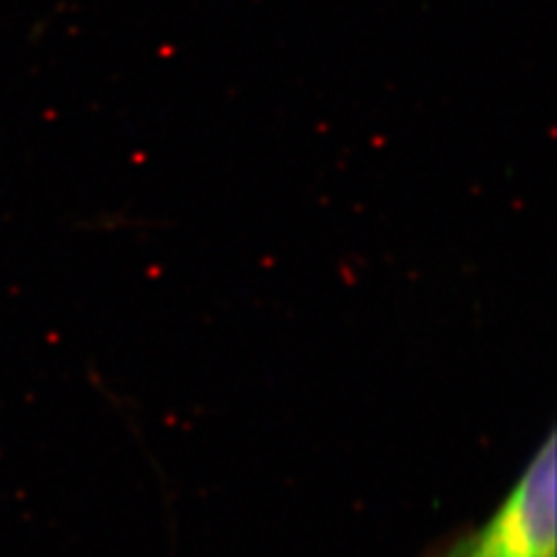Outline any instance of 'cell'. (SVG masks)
<instances>
[{
  "label": "cell",
  "mask_w": 557,
  "mask_h": 557,
  "mask_svg": "<svg viewBox=\"0 0 557 557\" xmlns=\"http://www.w3.org/2000/svg\"><path fill=\"white\" fill-rule=\"evenodd\" d=\"M555 448L550 432L497 511L430 557H555Z\"/></svg>",
  "instance_id": "6da1fadb"
}]
</instances>
